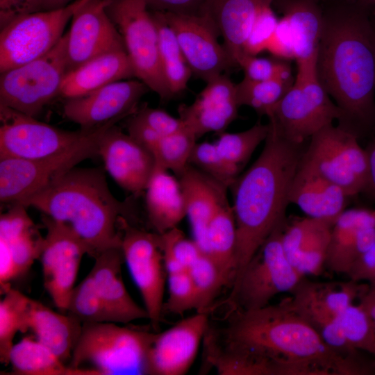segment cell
I'll use <instances>...</instances> for the list:
<instances>
[{
    "mask_svg": "<svg viewBox=\"0 0 375 375\" xmlns=\"http://www.w3.org/2000/svg\"><path fill=\"white\" fill-rule=\"evenodd\" d=\"M356 282L318 283L303 276L290 292L291 300L319 333L361 294L362 288Z\"/></svg>",
    "mask_w": 375,
    "mask_h": 375,
    "instance_id": "obj_25",
    "label": "cell"
},
{
    "mask_svg": "<svg viewBox=\"0 0 375 375\" xmlns=\"http://www.w3.org/2000/svg\"><path fill=\"white\" fill-rule=\"evenodd\" d=\"M374 15H375V9H374Z\"/></svg>",
    "mask_w": 375,
    "mask_h": 375,
    "instance_id": "obj_58",
    "label": "cell"
},
{
    "mask_svg": "<svg viewBox=\"0 0 375 375\" xmlns=\"http://www.w3.org/2000/svg\"><path fill=\"white\" fill-rule=\"evenodd\" d=\"M107 3L108 0H90L73 16L67 32V72L100 55L125 50Z\"/></svg>",
    "mask_w": 375,
    "mask_h": 375,
    "instance_id": "obj_18",
    "label": "cell"
},
{
    "mask_svg": "<svg viewBox=\"0 0 375 375\" xmlns=\"http://www.w3.org/2000/svg\"><path fill=\"white\" fill-rule=\"evenodd\" d=\"M19 276L17 267L7 244L0 240V285L1 291L9 286V281Z\"/></svg>",
    "mask_w": 375,
    "mask_h": 375,
    "instance_id": "obj_53",
    "label": "cell"
},
{
    "mask_svg": "<svg viewBox=\"0 0 375 375\" xmlns=\"http://www.w3.org/2000/svg\"><path fill=\"white\" fill-rule=\"evenodd\" d=\"M208 325V314L197 312L156 333L149 353V374H185L197 356Z\"/></svg>",
    "mask_w": 375,
    "mask_h": 375,
    "instance_id": "obj_20",
    "label": "cell"
},
{
    "mask_svg": "<svg viewBox=\"0 0 375 375\" xmlns=\"http://www.w3.org/2000/svg\"><path fill=\"white\" fill-rule=\"evenodd\" d=\"M375 243V211L345 209L333 226L324 267L347 274L351 265Z\"/></svg>",
    "mask_w": 375,
    "mask_h": 375,
    "instance_id": "obj_22",
    "label": "cell"
},
{
    "mask_svg": "<svg viewBox=\"0 0 375 375\" xmlns=\"http://www.w3.org/2000/svg\"><path fill=\"white\" fill-rule=\"evenodd\" d=\"M90 0H75L62 8L28 13L1 28L0 72L46 54L64 35L74 14Z\"/></svg>",
    "mask_w": 375,
    "mask_h": 375,
    "instance_id": "obj_11",
    "label": "cell"
},
{
    "mask_svg": "<svg viewBox=\"0 0 375 375\" xmlns=\"http://www.w3.org/2000/svg\"><path fill=\"white\" fill-rule=\"evenodd\" d=\"M106 10L122 38L135 77L161 100L170 99L160 63L157 28L145 0H108Z\"/></svg>",
    "mask_w": 375,
    "mask_h": 375,
    "instance_id": "obj_9",
    "label": "cell"
},
{
    "mask_svg": "<svg viewBox=\"0 0 375 375\" xmlns=\"http://www.w3.org/2000/svg\"><path fill=\"white\" fill-rule=\"evenodd\" d=\"M119 227L124 261L140 292L148 319L157 331L163 310L167 274L161 235L131 226L125 217L120 218Z\"/></svg>",
    "mask_w": 375,
    "mask_h": 375,
    "instance_id": "obj_14",
    "label": "cell"
},
{
    "mask_svg": "<svg viewBox=\"0 0 375 375\" xmlns=\"http://www.w3.org/2000/svg\"><path fill=\"white\" fill-rule=\"evenodd\" d=\"M149 90L139 79L116 81L85 95L66 99L63 115L81 128H97L135 113L140 100Z\"/></svg>",
    "mask_w": 375,
    "mask_h": 375,
    "instance_id": "obj_17",
    "label": "cell"
},
{
    "mask_svg": "<svg viewBox=\"0 0 375 375\" xmlns=\"http://www.w3.org/2000/svg\"><path fill=\"white\" fill-rule=\"evenodd\" d=\"M67 33L46 54L1 73L0 106L35 117L59 97L67 73Z\"/></svg>",
    "mask_w": 375,
    "mask_h": 375,
    "instance_id": "obj_8",
    "label": "cell"
},
{
    "mask_svg": "<svg viewBox=\"0 0 375 375\" xmlns=\"http://www.w3.org/2000/svg\"><path fill=\"white\" fill-rule=\"evenodd\" d=\"M151 11L158 36V51L163 77L172 97L183 92L192 75L176 34L162 12Z\"/></svg>",
    "mask_w": 375,
    "mask_h": 375,
    "instance_id": "obj_35",
    "label": "cell"
},
{
    "mask_svg": "<svg viewBox=\"0 0 375 375\" xmlns=\"http://www.w3.org/2000/svg\"><path fill=\"white\" fill-rule=\"evenodd\" d=\"M197 294V312L209 313L215 299L225 287L222 275L215 262L203 253L188 270Z\"/></svg>",
    "mask_w": 375,
    "mask_h": 375,
    "instance_id": "obj_39",
    "label": "cell"
},
{
    "mask_svg": "<svg viewBox=\"0 0 375 375\" xmlns=\"http://www.w3.org/2000/svg\"><path fill=\"white\" fill-rule=\"evenodd\" d=\"M207 254L217 265L225 287L231 289L236 276V226L229 202L210 221L207 233Z\"/></svg>",
    "mask_w": 375,
    "mask_h": 375,
    "instance_id": "obj_33",
    "label": "cell"
},
{
    "mask_svg": "<svg viewBox=\"0 0 375 375\" xmlns=\"http://www.w3.org/2000/svg\"><path fill=\"white\" fill-rule=\"evenodd\" d=\"M292 40L297 65L317 60L324 15L317 0H275Z\"/></svg>",
    "mask_w": 375,
    "mask_h": 375,
    "instance_id": "obj_30",
    "label": "cell"
},
{
    "mask_svg": "<svg viewBox=\"0 0 375 375\" xmlns=\"http://www.w3.org/2000/svg\"><path fill=\"white\" fill-rule=\"evenodd\" d=\"M238 67L243 71L244 78L251 81H265L272 79H282L294 82L292 68L288 61L272 58L244 56L239 62Z\"/></svg>",
    "mask_w": 375,
    "mask_h": 375,
    "instance_id": "obj_44",
    "label": "cell"
},
{
    "mask_svg": "<svg viewBox=\"0 0 375 375\" xmlns=\"http://www.w3.org/2000/svg\"><path fill=\"white\" fill-rule=\"evenodd\" d=\"M0 120V157L28 160L63 153L90 138L99 128L62 130L3 106Z\"/></svg>",
    "mask_w": 375,
    "mask_h": 375,
    "instance_id": "obj_13",
    "label": "cell"
},
{
    "mask_svg": "<svg viewBox=\"0 0 375 375\" xmlns=\"http://www.w3.org/2000/svg\"><path fill=\"white\" fill-rule=\"evenodd\" d=\"M0 240L7 244L19 276L26 273L34 260L40 257L44 238L40 235L35 226L12 240Z\"/></svg>",
    "mask_w": 375,
    "mask_h": 375,
    "instance_id": "obj_47",
    "label": "cell"
},
{
    "mask_svg": "<svg viewBox=\"0 0 375 375\" xmlns=\"http://www.w3.org/2000/svg\"><path fill=\"white\" fill-rule=\"evenodd\" d=\"M106 171L123 189L138 196L145 191L156 167L153 154L115 124L101 136L98 148Z\"/></svg>",
    "mask_w": 375,
    "mask_h": 375,
    "instance_id": "obj_19",
    "label": "cell"
},
{
    "mask_svg": "<svg viewBox=\"0 0 375 375\" xmlns=\"http://www.w3.org/2000/svg\"><path fill=\"white\" fill-rule=\"evenodd\" d=\"M275 0H209L208 15L217 26L224 46L235 67L259 10Z\"/></svg>",
    "mask_w": 375,
    "mask_h": 375,
    "instance_id": "obj_29",
    "label": "cell"
},
{
    "mask_svg": "<svg viewBox=\"0 0 375 375\" xmlns=\"http://www.w3.org/2000/svg\"><path fill=\"white\" fill-rule=\"evenodd\" d=\"M12 374L19 375H97L89 369L66 366L47 347L29 338L14 344L9 358Z\"/></svg>",
    "mask_w": 375,
    "mask_h": 375,
    "instance_id": "obj_34",
    "label": "cell"
},
{
    "mask_svg": "<svg viewBox=\"0 0 375 375\" xmlns=\"http://www.w3.org/2000/svg\"><path fill=\"white\" fill-rule=\"evenodd\" d=\"M0 301V361L10 363V353L17 332L24 333L28 328V317L32 299L9 286L3 290Z\"/></svg>",
    "mask_w": 375,
    "mask_h": 375,
    "instance_id": "obj_36",
    "label": "cell"
},
{
    "mask_svg": "<svg viewBox=\"0 0 375 375\" xmlns=\"http://www.w3.org/2000/svg\"><path fill=\"white\" fill-rule=\"evenodd\" d=\"M67 312L82 324L110 322L91 272L74 288Z\"/></svg>",
    "mask_w": 375,
    "mask_h": 375,
    "instance_id": "obj_40",
    "label": "cell"
},
{
    "mask_svg": "<svg viewBox=\"0 0 375 375\" xmlns=\"http://www.w3.org/2000/svg\"><path fill=\"white\" fill-rule=\"evenodd\" d=\"M74 1L75 0H40L38 11L62 8Z\"/></svg>",
    "mask_w": 375,
    "mask_h": 375,
    "instance_id": "obj_55",
    "label": "cell"
},
{
    "mask_svg": "<svg viewBox=\"0 0 375 375\" xmlns=\"http://www.w3.org/2000/svg\"><path fill=\"white\" fill-rule=\"evenodd\" d=\"M373 281H375V274H374V278H373Z\"/></svg>",
    "mask_w": 375,
    "mask_h": 375,
    "instance_id": "obj_57",
    "label": "cell"
},
{
    "mask_svg": "<svg viewBox=\"0 0 375 375\" xmlns=\"http://www.w3.org/2000/svg\"><path fill=\"white\" fill-rule=\"evenodd\" d=\"M349 197L338 185L301 160L292 180L289 201L308 217L335 220L346 209Z\"/></svg>",
    "mask_w": 375,
    "mask_h": 375,
    "instance_id": "obj_27",
    "label": "cell"
},
{
    "mask_svg": "<svg viewBox=\"0 0 375 375\" xmlns=\"http://www.w3.org/2000/svg\"><path fill=\"white\" fill-rule=\"evenodd\" d=\"M197 140L187 128L162 136L153 153L156 164L177 176L189 164Z\"/></svg>",
    "mask_w": 375,
    "mask_h": 375,
    "instance_id": "obj_41",
    "label": "cell"
},
{
    "mask_svg": "<svg viewBox=\"0 0 375 375\" xmlns=\"http://www.w3.org/2000/svg\"><path fill=\"white\" fill-rule=\"evenodd\" d=\"M267 51L276 58L287 61L294 60L292 40L288 28L282 18L278 19Z\"/></svg>",
    "mask_w": 375,
    "mask_h": 375,
    "instance_id": "obj_50",
    "label": "cell"
},
{
    "mask_svg": "<svg viewBox=\"0 0 375 375\" xmlns=\"http://www.w3.org/2000/svg\"><path fill=\"white\" fill-rule=\"evenodd\" d=\"M365 150L369 162V180L364 192L375 197V140Z\"/></svg>",
    "mask_w": 375,
    "mask_h": 375,
    "instance_id": "obj_54",
    "label": "cell"
},
{
    "mask_svg": "<svg viewBox=\"0 0 375 375\" xmlns=\"http://www.w3.org/2000/svg\"><path fill=\"white\" fill-rule=\"evenodd\" d=\"M82 324L69 315L56 312L40 302L31 300L28 328L32 330L39 342L63 362L70 360Z\"/></svg>",
    "mask_w": 375,
    "mask_h": 375,
    "instance_id": "obj_32",
    "label": "cell"
},
{
    "mask_svg": "<svg viewBox=\"0 0 375 375\" xmlns=\"http://www.w3.org/2000/svg\"><path fill=\"white\" fill-rule=\"evenodd\" d=\"M347 274L351 280H373L375 274V243L350 267Z\"/></svg>",
    "mask_w": 375,
    "mask_h": 375,
    "instance_id": "obj_52",
    "label": "cell"
},
{
    "mask_svg": "<svg viewBox=\"0 0 375 375\" xmlns=\"http://www.w3.org/2000/svg\"><path fill=\"white\" fill-rule=\"evenodd\" d=\"M176 177L183 193L193 240L207 254L208 226L221 207L228 202V188L190 164Z\"/></svg>",
    "mask_w": 375,
    "mask_h": 375,
    "instance_id": "obj_23",
    "label": "cell"
},
{
    "mask_svg": "<svg viewBox=\"0 0 375 375\" xmlns=\"http://www.w3.org/2000/svg\"><path fill=\"white\" fill-rule=\"evenodd\" d=\"M269 130L268 124L258 122L243 131L222 132L215 143L219 152L242 170L256 148L265 141Z\"/></svg>",
    "mask_w": 375,
    "mask_h": 375,
    "instance_id": "obj_38",
    "label": "cell"
},
{
    "mask_svg": "<svg viewBox=\"0 0 375 375\" xmlns=\"http://www.w3.org/2000/svg\"><path fill=\"white\" fill-rule=\"evenodd\" d=\"M268 124L260 154L229 188L236 226L234 283L271 233L285 221L290 186L305 150L304 144L288 140Z\"/></svg>",
    "mask_w": 375,
    "mask_h": 375,
    "instance_id": "obj_2",
    "label": "cell"
},
{
    "mask_svg": "<svg viewBox=\"0 0 375 375\" xmlns=\"http://www.w3.org/2000/svg\"><path fill=\"white\" fill-rule=\"evenodd\" d=\"M224 321L208 328L227 344L280 365H298L306 375H338L343 356L323 341L290 297L258 309L228 311Z\"/></svg>",
    "mask_w": 375,
    "mask_h": 375,
    "instance_id": "obj_3",
    "label": "cell"
},
{
    "mask_svg": "<svg viewBox=\"0 0 375 375\" xmlns=\"http://www.w3.org/2000/svg\"><path fill=\"white\" fill-rule=\"evenodd\" d=\"M151 11L203 16L208 15L209 0H145Z\"/></svg>",
    "mask_w": 375,
    "mask_h": 375,
    "instance_id": "obj_49",
    "label": "cell"
},
{
    "mask_svg": "<svg viewBox=\"0 0 375 375\" xmlns=\"http://www.w3.org/2000/svg\"><path fill=\"white\" fill-rule=\"evenodd\" d=\"M168 298L163 305L170 313L181 315L197 307V294L187 270L167 275Z\"/></svg>",
    "mask_w": 375,
    "mask_h": 375,
    "instance_id": "obj_45",
    "label": "cell"
},
{
    "mask_svg": "<svg viewBox=\"0 0 375 375\" xmlns=\"http://www.w3.org/2000/svg\"><path fill=\"white\" fill-rule=\"evenodd\" d=\"M117 122V120H113L99 127L90 138L81 144L51 158L28 160L0 157L1 202L18 203L81 161L99 156L98 148L101 136Z\"/></svg>",
    "mask_w": 375,
    "mask_h": 375,
    "instance_id": "obj_12",
    "label": "cell"
},
{
    "mask_svg": "<svg viewBox=\"0 0 375 375\" xmlns=\"http://www.w3.org/2000/svg\"><path fill=\"white\" fill-rule=\"evenodd\" d=\"M133 115L162 136H166L186 128L183 121L167 112L147 106L136 110Z\"/></svg>",
    "mask_w": 375,
    "mask_h": 375,
    "instance_id": "obj_48",
    "label": "cell"
},
{
    "mask_svg": "<svg viewBox=\"0 0 375 375\" xmlns=\"http://www.w3.org/2000/svg\"><path fill=\"white\" fill-rule=\"evenodd\" d=\"M174 31L192 75L207 82L235 67L210 15L162 12Z\"/></svg>",
    "mask_w": 375,
    "mask_h": 375,
    "instance_id": "obj_16",
    "label": "cell"
},
{
    "mask_svg": "<svg viewBox=\"0 0 375 375\" xmlns=\"http://www.w3.org/2000/svg\"><path fill=\"white\" fill-rule=\"evenodd\" d=\"M338 320L351 349L375 353V323L360 305H349L338 315Z\"/></svg>",
    "mask_w": 375,
    "mask_h": 375,
    "instance_id": "obj_42",
    "label": "cell"
},
{
    "mask_svg": "<svg viewBox=\"0 0 375 375\" xmlns=\"http://www.w3.org/2000/svg\"><path fill=\"white\" fill-rule=\"evenodd\" d=\"M90 271L110 322L127 324L148 318L146 309L138 305L128 294L121 276L124 260L120 247L99 253Z\"/></svg>",
    "mask_w": 375,
    "mask_h": 375,
    "instance_id": "obj_26",
    "label": "cell"
},
{
    "mask_svg": "<svg viewBox=\"0 0 375 375\" xmlns=\"http://www.w3.org/2000/svg\"><path fill=\"white\" fill-rule=\"evenodd\" d=\"M145 204L150 224L158 234L175 227L186 216L178 179L156 164L145 189Z\"/></svg>",
    "mask_w": 375,
    "mask_h": 375,
    "instance_id": "obj_31",
    "label": "cell"
},
{
    "mask_svg": "<svg viewBox=\"0 0 375 375\" xmlns=\"http://www.w3.org/2000/svg\"><path fill=\"white\" fill-rule=\"evenodd\" d=\"M156 335L114 322L84 323L69 366L90 365L97 375L149 374V353Z\"/></svg>",
    "mask_w": 375,
    "mask_h": 375,
    "instance_id": "obj_5",
    "label": "cell"
},
{
    "mask_svg": "<svg viewBox=\"0 0 375 375\" xmlns=\"http://www.w3.org/2000/svg\"><path fill=\"white\" fill-rule=\"evenodd\" d=\"M293 83L282 79L251 81L244 78L235 84L238 104L267 117Z\"/></svg>",
    "mask_w": 375,
    "mask_h": 375,
    "instance_id": "obj_37",
    "label": "cell"
},
{
    "mask_svg": "<svg viewBox=\"0 0 375 375\" xmlns=\"http://www.w3.org/2000/svg\"><path fill=\"white\" fill-rule=\"evenodd\" d=\"M319 80L358 137L375 128V27L365 8L324 16L319 44Z\"/></svg>",
    "mask_w": 375,
    "mask_h": 375,
    "instance_id": "obj_1",
    "label": "cell"
},
{
    "mask_svg": "<svg viewBox=\"0 0 375 375\" xmlns=\"http://www.w3.org/2000/svg\"><path fill=\"white\" fill-rule=\"evenodd\" d=\"M135 77L125 50L97 56L67 72L62 80L59 97L65 99L89 94L110 83Z\"/></svg>",
    "mask_w": 375,
    "mask_h": 375,
    "instance_id": "obj_28",
    "label": "cell"
},
{
    "mask_svg": "<svg viewBox=\"0 0 375 375\" xmlns=\"http://www.w3.org/2000/svg\"><path fill=\"white\" fill-rule=\"evenodd\" d=\"M47 230L40 258L44 286L56 307L67 312L83 256L90 255L87 244L68 226L42 216Z\"/></svg>",
    "mask_w": 375,
    "mask_h": 375,
    "instance_id": "obj_15",
    "label": "cell"
},
{
    "mask_svg": "<svg viewBox=\"0 0 375 375\" xmlns=\"http://www.w3.org/2000/svg\"><path fill=\"white\" fill-rule=\"evenodd\" d=\"M40 0H0L1 28L22 15L38 12Z\"/></svg>",
    "mask_w": 375,
    "mask_h": 375,
    "instance_id": "obj_51",
    "label": "cell"
},
{
    "mask_svg": "<svg viewBox=\"0 0 375 375\" xmlns=\"http://www.w3.org/2000/svg\"><path fill=\"white\" fill-rule=\"evenodd\" d=\"M272 5L264 6L258 12L244 46V56H258L267 51L279 19Z\"/></svg>",
    "mask_w": 375,
    "mask_h": 375,
    "instance_id": "obj_46",
    "label": "cell"
},
{
    "mask_svg": "<svg viewBox=\"0 0 375 375\" xmlns=\"http://www.w3.org/2000/svg\"><path fill=\"white\" fill-rule=\"evenodd\" d=\"M335 220L308 216L286 219L283 247L288 260L303 276L321 273Z\"/></svg>",
    "mask_w": 375,
    "mask_h": 375,
    "instance_id": "obj_24",
    "label": "cell"
},
{
    "mask_svg": "<svg viewBox=\"0 0 375 375\" xmlns=\"http://www.w3.org/2000/svg\"><path fill=\"white\" fill-rule=\"evenodd\" d=\"M358 138L342 125L327 126L310 138L302 160L340 186L349 197L364 192L369 180V162Z\"/></svg>",
    "mask_w": 375,
    "mask_h": 375,
    "instance_id": "obj_10",
    "label": "cell"
},
{
    "mask_svg": "<svg viewBox=\"0 0 375 375\" xmlns=\"http://www.w3.org/2000/svg\"><path fill=\"white\" fill-rule=\"evenodd\" d=\"M18 203L68 226L93 258L121 246L119 220L128 205L113 196L101 168L74 167Z\"/></svg>",
    "mask_w": 375,
    "mask_h": 375,
    "instance_id": "obj_4",
    "label": "cell"
},
{
    "mask_svg": "<svg viewBox=\"0 0 375 375\" xmlns=\"http://www.w3.org/2000/svg\"><path fill=\"white\" fill-rule=\"evenodd\" d=\"M294 83L267 116L268 123L289 141L304 144L344 115L322 85L317 60L297 66Z\"/></svg>",
    "mask_w": 375,
    "mask_h": 375,
    "instance_id": "obj_6",
    "label": "cell"
},
{
    "mask_svg": "<svg viewBox=\"0 0 375 375\" xmlns=\"http://www.w3.org/2000/svg\"><path fill=\"white\" fill-rule=\"evenodd\" d=\"M286 219L265 241L230 289L224 301L228 311L266 306L277 294L290 292L305 276L290 263L283 247Z\"/></svg>",
    "mask_w": 375,
    "mask_h": 375,
    "instance_id": "obj_7",
    "label": "cell"
},
{
    "mask_svg": "<svg viewBox=\"0 0 375 375\" xmlns=\"http://www.w3.org/2000/svg\"><path fill=\"white\" fill-rule=\"evenodd\" d=\"M206 83L193 103L178 108L179 118L197 139L208 133L224 132L237 118L240 107L235 84L227 75H218Z\"/></svg>",
    "mask_w": 375,
    "mask_h": 375,
    "instance_id": "obj_21",
    "label": "cell"
},
{
    "mask_svg": "<svg viewBox=\"0 0 375 375\" xmlns=\"http://www.w3.org/2000/svg\"><path fill=\"white\" fill-rule=\"evenodd\" d=\"M189 164L229 188L241 169L230 162L218 150L215 143H196Z\"/></svg>",
    "mask_w": 375,
    "mask_h": 375,
    "instance_id": "obj_43",
    "label": "cell"
},
{
    "mask_svg": "<svg viewBox=\"0 0 375 375\" xmlns=\"http://www.w3.org/2000/svg\"><path fill=\"white\" fill-rule=\"evenodd\" d=\"M353 2L356 6L365 8L367 10V8L371 6L375 7V0H351Z\"/></svg>",
    "mask_w": 375,
    "mask_h": 375,
    "instance_id": "obj_56",
    "label": "cell"
}]
</instances>
